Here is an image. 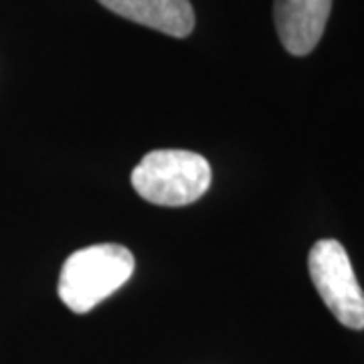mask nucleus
Returning a JSON list of instances; mask_svg holds the SVG:
<instances>
[{
    "label": "nucleus",
    "instance_id": "2",
    "mask_svg": "<svg viewBox=\"0 0 364 364\" xmlns=\"http://www.w3.org/2000/svg\"><path fill=\"white\" fill-rule=\"evenodd\" d=\"M207 158L188 150H154L132 172V186L144 200L160 207H184L210 186Z\"/></svg>",
    "mask_w": 364,
    "mask_h": 364
},
{
    "label": "nucleus",
    "instance_id": "1",
    "mask_svg": "<svg viewBox=\"0 0 364 364\" xmlns=\"http://www.w3.org/2000/svg\"><path fill=\"white\" fill-rule=\"evenodd\" d=\"M136 269L130 249L116 243L71 253L59 275V298L71 312L87 314L124 286Z\"/></svg>",
    "mask_w": 364,
    "mask_h": 364
},
{
    "label": "nucleus",
    "instance_id": "4",
    "mask_svg": "<svg viewBox=\"0 0 364 364\" xmlns=\"http://www.w3.org/2000/svg\"><path fill=\"white\" fill-rule=\"evenodd\" d=\"M332 0H275L273 18L284 49L296 57L310 55L324 35Z\"/></svg>",
    "mask_w": 364,
    "mask_h": 364
},
{
    "label": "nucleus",
    "instance_id": "5",
    "mask_svg": "<svg viewBox=\"0 0 364 364\" xmlns=\"http://www.w3.org/2000/svg\"><path fill=\"white\" fill-rule=\"evenodd\" d=\"M107 11L150 26L164 35L184 39L195 28V11L188 0H97Z\"/></svg>",
    "mask_w": 364,
    "mask_h": 364
},
{
    "label": "nucleus",
    "instance_id": "3",
    "mask_svg": "<svg viewBox=\"0 0 364 364\" xmlns=\"http://www.w3.org/2000/svg\"><path fill=\"white\" fill-rule=\"evenodd\" d=\"M308 269L320 298L340 324L364 330V291L346 249L334 239H320L310 251Z\"/></svg>",
    "mask_w": 364,
    "mask_h": 364
}]
</instances>
